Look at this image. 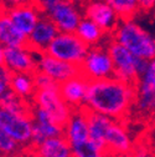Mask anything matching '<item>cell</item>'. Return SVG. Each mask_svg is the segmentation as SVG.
Returning a JSON list of instances; mask_svg holds the SVG:
<instances>
[{"label":"cell","instance_id":"cell-1","mask_svg":"<svg viewBox=\"0 0 155 157\" xmlns=\"http://www.w3.org/2000/svg\"><path fill=\"white\" fill-rule=\"evenodd\" d=\"M137 89L117 77L89 81L85 109L124 121L134 110Z\"/></svg>","mask_w":155,"mask_h":157},{"label":"cell","instance_id":"cell-2","mask_svg":"<svg viewBox=\"0 0 155 157\" xmlns=\"http://www.w3.org/2000/svg\"><path fill=\"white\" fill-rule=\"evenodd\" d=\"M110 37L137 57L146 61L155 60V36L135 20L121 21Z\"/></svg>","mask_w":155,"mask_h":157},{"label":"cell","instance_id":"cell-3","mask_svg":"<svg viewBox=\"0 0 155 157\" xmlns=\"http://www.w3.org/2000/svg\"><path fill=\"white\" fill-rule=\"evenodd\" d=\"M106 44L113 60L114 77L135 85V82L139 80L142 74L145 71L148 66V61L143 60L140 57H137L127 48L113 40L110 36H108Z\"/></svg>","mask_w":155,"mask_h":157},{"label":"cell","instance_id":"cell-4","mask_svg":"<svg viewBox=\"0 0 155 157\" xmlns=\"http://www.w3.org/2000/svg\"><path fill=\"white\" fill-rule=\"evenodd\" d=\"M89 50V46L76 33H60L46 50V54L62 61L80 66Z\"/></svg>","mask_w":155,"mask_h":157},{"label":"cell","instance_id":"cell-5","mask_svg":"<svg viewBox=\"0 0 155 157\" xmlns=\"http://www.w3.org/2000/svg\"><path fill=\"white\" fill-rule=\"evenodd\" d=\"M81 74L89 81L114 77V65L107 44L89 48L83 63L80 65Z\"/></svg>","mask_w":155,"mask_h":157},{"label":"cell","instance_id":"cell-6","mask_svg":"<svg viewBox=\"0 0 155 157\" xmlns=\"http://www.w3.org/2000/svg\"><path fill=\"white\" fill-rule=\"evenodd\" d=\"M0 127L23 150L30 148L34 130L31 113H17L0 107Z\"/></svg>","mask_w":155,"mask_h":157},{"label":"cell","instance_id":"cell-7","mask_svg":"<svg viewBox=\"0 0 155 157\" xmlns=\"http://www.w3.org/2000/svg\"><path fill=\"white\" fill-rule=\"evenodd\" d=\"M31 104L34 106L44 109L51 116V119L62 127H65L73 112V109L70 107L62 99L60 94V86L36 90L34 97L31 99Z\"/></svg>","mask_w":155,"mask_h":157},{"label":"cell","instance_id":"cell-8","mask_svg":"<svg viewBox=\"0 0 155 157\" xmlns=\"http://www.w3.org/2000/svg\"><path fill=\"white\" fill-rule=\"evenodd\" d=\"M135 89L134 111L140 117L151 119L155 115V60L148 61L145 71L135 82Z\"/></svg>","mask_w":155,"mask_h":157},{"label":"cell","instance_id":"cell-9","mask_svg":"<svg viewBox=\"0 0 155 157\" xmlns=\"http://www.w3.org/2000/svg\"><path fill=\"white\" fill-rule=\"evenodd\" d=\"M104 142L108 157L130 155L135 146L125 122L119 120H113L107 131Z\"/></svg>","mask_w":155,"mask_h":157},{"label":"cell","instance_id":"cell-10","mask_svg":"<svg viewBox=\"0 0 155 157\" xmlns=\"http://www.w3.org/2000/svg\"><path fill=\"white\" fill-rule=\"evenodd\" d=\"M36 71H40L47 75L59 85L81 74L80 66L62 61L60 59H56L46 52L37 54Z\"/></svg>","mask_w":155,"mask_h":157},{"label":"cell","instance_id":"cell-11","mask_svg":"<svg viewBox=\"0 0 155 157\" xmlns=\"http://www.w3.org/2000/svg\"><path fill=\"white\" fill-rule=\"evenodd\" d=\"M82 9L85 17H88L94 21L108 36L114 33L121 23L117 13L106 0H88L82 6Z\"/></svg>","mask_w":155,"mask_h":157},{"label":"cell","instance_id":"cell-12","mask_svg":"<svg viewBox=\"0 0 155 157\" xmlns=\"http://www.w3.org/2000/svg\"><path fill=\"white\" fill-rule=\"evenodd\" d=\"M47 16L55 23L60 33H76L81 20L85 17L82 6L63 0L55 6Z\"/></svg>","mask_w":155,"mask_h":157},{"label":"cell","instance_id":"cell-13","mask_svg":"<svg viewBox=\"0 0 155 157\" xmlns=\"http://www.w3.org/2000/svg\"><path fill=\"white\" fill-rule=\"evenodd\" d=\"M37 54L27 45L5 48L3 65L11 74H34L36 71Z\"/></svg>","mask_w":155,"mask_h":157},{"label":"cell","instance_id":"cell-14","mask_svg":"<svg viewBox=\"0 0 155 157\" xmlns=\"http://www.w3.org/2000/svg\"><path fill=\"white\" fill-rule=\"evenodd\" d=\"M31 116L34 119V130L30 148L40 145L41 142H44L47 139H51V137L63 135V127L56 124L44 109L32 105Z\"/></svg>","mask_w":155,"mask_h":157},{"label":"cell","instance_id":"cell-15","mask_svg":"<svg viewBox=\"0 0 155 157\" xmlns=\"http://www.w3.org/2000/svg\"><path fill=\"white\" fill-rule=\"evenodd\" d=\"M5 14L15 25V28L26 36H29L32 33L38 20L44 15L42 11L38 9V6L34 2L6 9Z\"/></svg>","mask_w":155,"mask_h":157},{"label":"cell","instance_id":"cell-16","mask_svg":"<svg viewBox=\"0 0 155 157\" xmlns=\"http://www.w3.org/2000/svg\"><path fill=\"white\" fill-rule=\"evenodd\" d=\"M59 34L60 30L57 29L55 23L47 15L44 14L32 33L27 36V46L36 54L46 52L50 44Z\"/></svg>","mask_w":155,"mask_h":157},{"label":"cell","instance_id":"cell-17","mask_svg":"<svg viewBox=\"0 0 155 157\" xmlns=\"http://www.w3.org/2000/svg\"><path fill=\"white\" fill-rule=\"evenodd\" d=\"M89 80L82 74L60 84V94L66 104L73 110L83 109L86 106Z\"/></svg>","mask_w":155,"mask_h":157},{"label":"cell","instance_id":"cell-18","mask_svg":"<svg viewBox=\"0 0 155 157\" xmlns=\"http://www.w3.org/2000/svg\"><path fill=\"white\" fill-rule=\"evenodd\" d=\"M63 136L67 139L71 146L89 139L88 117H87V110L85 107L73 110L70 120L63 127Z\"/></svg>","mask_w":155,"mask_h":157},{"label":"cell","instance_id":"cell-19","mask_svg":"<svg viewBox=\"0 0 155 157\" xmlns=\"http://www.w3.org/2000/svg\"><path fill=\"white\" fill-rule=\"evenodd\" d=\"M27 151L32 157H72L71 145L63 135L47 139Z\"/></svg>","mask_w":155,"mask_h":157},{"label":"cell","instance_id":"cell-20","mask_svg":"<svg viewBox=\"0 0 155 157\" xmlns=\"http://www.w3.org/2000/svg\"><path fill=\"white\" fill-rule=\"evenodd\" d=\"M87 117H88V127H89V139L94 144H97L98 146L106 150L104 139H106V135H107L109 126L113 122V119H110V117L106 115L98 113V112L89 111V110H87Z\"/></svg>","mask_w":155,"mask_h":157},{"label":"cell","instance_id":"cell-21","mask_svg":"<svg viewBox=\"0 0 155 157\" xmlns=\"http://www.w3.org/2000/svg\"><path fill=\"white\" fill-rule=\"evenodd\" d=\"M0 43L4 45V48H19L27 45V36L15 28L5 13L0 17Z\"/></svg>","mask_w":155,"mask_h":157},{"label":"cell","instance_id":"cell-22","mask_svg":"<svg viewBox=\"0 0 155 157\" xmlns=\"http://www.w3.org/2000/svg\"><path fill=\"white\" fill-rule=\"evenodd\" d=\"M76 34L89 48L101 45L108 39V35L88 17H83L81 20L78 28L76 30Z\"/></svg>","mask_w":155,"mask_h":157},{"label":"cell","instance_id":"cell-23","mask_svg":"<svg viewBox=\"0 0 155 157\" xmlns=\"http://www.w3.org/2000/svg\"><path fill=\"white\" fill-rule=\"evenodd\" d=\"M10 90L25 100L31 101L36 92L34 74H13Z\"/></svg>","mask_w":155,"mask_h":157},{"label":"cell","instance_id":"cell-24","mask_svg":"<svg viewBox=\"0 0 155 157\" xmlns=\"http://www.w3.org/2000/svg\"><path fill=\"white\" fill-rule=\"evenodd\" d=\"M0 107L17 113H31L32 104L29 100H25L11 90H9L2 100H0Z\"/></svg>","mask_w":155,"mask_h":157},{"label":"cell","instance_id":"cell-25","mask_svg":"<svg viewBox=\"0 0 155 157\" xmlns=\"http://www.w3.org/2000/svg\"><path fill=\"white\" fill-rule=\"evenodd\" d=\"M106 2L117 13L121 21L134 20L140 14L137 0H106Z\"/></svg>","mask_w":155,"mask_h":157},{"label":"cell","instance_id":"cell-26","mask_svg":"<svg viewBox=\"0 0 155 157\" xmlns=\"http://www.w3.org/2000/svg\"><path fill=\"white\" fill-rule=\"evenodd\" d=\"M72 157H108L107 151L94 144L91 139L71 146Z\"/></svg>","mask_w":155,"mask_h":157},{"label":"cell","instance_id":"cell-27","mask_svg":"<svg viewBox=\"0 0 155 157\" xmlns=\"http://www.w3.org/2000/svg\"><path fill=\"white\" fill-rule=\"evenodd\" d=\"M19 152H24L23 148L0 127V157H8Z\"/></svg>","mask_w":155,"mask_h":157},{"label":"cell","instance_id":"cell-28","mask_svg":"<svg viewBox=\"0 0 155 157\" xmlns=\"http://www.w3.org/2000/svg\"><path fill=\"white\" fill-rule=\"evenodd\" d=\"M34 81L36 90H45V89H51V87H57L60 86L57 82H55L52 78H50L47 75L40 72V71H35L34 72Z\"/></svg>","mask_w":155,"mask_h":157},{"label":"cell","instance_id":"cell-29","mask_svg":"<svg viewBox=\"0 0 155 157\" xmlns=\"http://www.w3.org/2000/svg\"><path fill=\"white\" fill-rule=\"evenodd\" d=\"M11 76H13V74L4 65H0V100H2L4 95L10 90Z\"/></svg>","mask_w":155,"mask_h":157},{"label":"cell","instance_id":"cell-30","mask_svg":"<svg viewBox=\"0 0 155 157\" xmlns=\"http://www.w3.org/2000/svg\"><path fill=\"white\" fill-rule=\"evenodd\" d=\"M130 155L132 157H155V151L149 145H145L144 142H139L134 146V150Z\"/></svg>","mask_w":155,"mask_h":157},{"label":"cell","instance_id":"cell-31","mask_svg":"<svg viewBox=\"0 0 155 157\" xmlns=\"http://www.w3.org/2000/svg\"><path fill=\"white\" fill-rule=\"evenodd\" d=\"M61 2H63V0H34V3L38 6V9H40L42 11V14L47 15L55 6H57Z\"/></svg>","mask_w":155,"mask_h":157},{"label":"cell","instance_id":"cell-32","mask_svg":"<svg viewBox=\"0 0 155 157\" xmlns=\"http://www.w3.org/2000/svg\"><path fill=\"white\" fill-rule=\"evenodd\" d=\"M140 14L155 13V0H137Z\"/></svg>","mask_w":155,"mask_h":157},{"label":"cell","instance_id":"cell-33","mask_svg":"<svg viewBox=\"0 0 155 157\" xmlns=\"http://www.w3.org/2000/svg\"><path fill=\"white\" fill-rule=\"evenodd\" d=\"M34 0H0V5H2L5 10L17 6V5H23V4H27V3H32Z\"/></svg>","mask_w":155,"mask_h":157},{"label":"cell","instance_id":"cell-34","mask_svg":"<svg viewBox=\"0 0 155 157\" xmlns=\"http://www.w3.org/2000/svg\"><path fill=\"white\" fill-rule=\"evenodd\" d=\"M4 50H5V48H4V45L0 43V65H3V59H4Z\"/></svg>","mask_w":155,"mask_h":157},{"label":"cell","instance_id":"cell-35","mask_svg":"<svg viewBox=\"0 0 155 157\" xmlns=\"http://www.w3.org/2000/svg\"><path fill=\"white\" fill-rule=\"evenodd\" d=\"M151 146H153V150L155 151V125L151 130Z\"/></svg>","mask_w":155,"mask_h":157},{"label":"cell","instance_id":"cell-36","mask_svg":"<svg viewBox=\"0 0 155 157\" xmlns=\"http://www.w3.org/2000/svg\"><path fill=\"white\" fill-rule=\"evenodd\" d=\"M68 2H71V3H74V4H77V5H80V6H83L88 0H68Z\"/></svg>","mask_w":155,"mask_h":157},{"label":"cell","instance_id":"cell-37","mask_svg":"<svg viewBox=\"0 0 155 157\" xmlns=\"http://www.w3.org/2000/svg\"><path fill=\"white\" fill-rule=\"evenodd\" d=\"M8 157H26V156H25L24 152H19L16 155H11V156H8Z\"/></svg>","mask_w":155,"mask_h":157},{"label":"cell","instance_id":"cell-38","mask_svg":"<svg viewBox=\"0 0 155 157\" xmlns=\"http://www.w3.org/2000/svg\"><path fill=\"white\" fill-rule=\"evenodd\" d=\"M4 13H5V9H4L2 5H0V17H2V16L4 15Z\"/></svg>","mask_w":155,"mask_h":157},{"label":"cell","instance_id":"cell-39","mask_svg":"<svg viewBox=\"0 0 155 157\" xmlns=\"http://www.w3.org/2000/svg\"><path fill=\"white\" fill-rule=\"evenodd\" d=\"M119 157H132V155H125V156H119Z\"/></svg>","mask_w":155,"mask_h":157},{"label":"cell","instance_id":"cell-40","mask_svg":"<svg viewBox=\"0 0 155 157\" xmlns=\"http://www.w3.org/2000/svg\"><path fill=\"white\" fill-rule=\"evenodd\" d=\"M153 119H154V125H155V115H154V117H153Z\"/></svg>","mask_w":155,"mask_h":157}]
</instances>
